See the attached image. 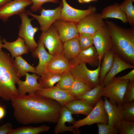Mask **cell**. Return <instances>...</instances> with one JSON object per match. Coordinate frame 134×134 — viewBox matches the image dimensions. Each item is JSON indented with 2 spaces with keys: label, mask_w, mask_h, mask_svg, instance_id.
Masks as SVG:
<instances>
[{
  "label": "cell",
  "mask_w": 134,
  "mask_h": 134,
  "mask_svg": "<svg viewBox=\"0 0 134 134\" xmlns=\"http://www.w3.org/2000/svg\"><path fill=\"white\" fill-rule=\"evenodd\" d=\"M10 100L15 118L25 125L56 123L62 107L56 100L35 93L19 95Z\"/></svg>",
  "instance_id": "1"
},
{
  "label": "cell",
  "mask_w": 134,
  "mask_h": 134,
  "mask_svg": "<svg viewBox=\"0 0 134 134\" xmlns=\"http://www.w3.org/2000/svg\"><path fill=\"white\" fill-rule=\"evenodd\" d=\"M105 23L110 34L112 48L121 59L134 64V29L123 28L111 21Z\"/></svg>",
  "instance_id": "2"
},
{
  "label": "cell",
  "mask_w": 134,
  "mask_h": 134,
  "mask_svg": "<svg viewBox=\"0 0 134 134\" xmlns=\"http://www.w3.org/2000/svg\"><path fill=\"white\" fill-rule=\"evenodd\" d=\"M20 78L13 58L0 51V98L8 101L18 95L16 85Z\"/></svg>",
  "instance_id": "3"
},
{
  "label": "cell",
  "mask_w": 134,
  "mask_h": 134,
  "mask_svg": "<svg viewBox=\"0 0 134 134\" xmlns=\"http://www.w3.org/2000/svg\"><path fill=\"white\" fill-rule=\"evenodd\" d=\"M128 80H119L115 76L102 89L101 97L104 96L114 104L120 105L123 103V99L128 84Z\"/></svg>",
  "instance_id": "4"
},
{
  "label": "cell",
  "mask_w": 134,
  "mask_h": 134,
  "mask_svg": "<svg viewBox=\"0 0 134 134\" xmlns=\"http://www.w3.org/2000/svg\"><path fill=\"white\" fill-rule=\"evenodd\" d=\"M26 11L19 15L21 22L19 26L18 35L19 36L24 40L29 51L33 52L38 46V44L34 40V36L39 28L33 26L31 22L34 19L29 18Z\"/></svg>",
  "instance_id": "5"
},
{
  "label": "cell",
  "mask_w": 134,
  "mask_h": 134,
  "mask_svg": "<svg viewBox=\"0 0 134 134\" xmlns=\"http://www.w3.org/2000/svg\"><path fill=\"white\" fill-rule=\"evenodd\" d=\"M108 118L104 106V101L100 98L93 108L85 118L75 121L72 126L76 128L86 125H90L95 123L108 124Z\"/></svg>",
  "instance_id": "6"
},
{
  "label": "cell",
  "mask_w": 134,
  "mask_h": 134,
  "mask_svg": "<svg viewBox=\"0 0 134 134\" xmlns=\"http://www.w3.org/2000/svg\"><path fill=\"white\" fill-rule=\"evenodd\" d=\"M100 64H99L96 69L91 70L87 68L86 63H81L72 68L70 72L75 78L81 81L93 88L99 84Z\"/></svg>",
  "instance_id": "7"
},
{
  "label": "cell",
  "mask_w": 134,
  "mask_h": 134,
  "mask_svg": "<svg viewBox=\"0 0 134 134\" xmlns=\"http://www.w3.org/2000/svg\"><path fill=\"white\" fill-rule=\"evenodd\" d=\"M63 7L62 2L59 6L53 9H46L43 8L40 9L39 15L32 13L30 10L26 11L28 15L36 19L40 25V30L42 32L47 30L57 20L60 19Z\"/></svg>",
  "instance_id": "8"
},
{
  "label": "cell",
  "mask_w": 134,
  "mask_h": 134,
  "mask_svg": "<svg viewBox=\"0 0 134 134\" xmlns=\"http://www.w3.org/2000/svg\"><path fill=\"white\" fill-rule=\"evenodd\" d=\"M39 38L48 49L49 53L52 55L62 53L63 42L53 25L46 31L42 32Z\"/></svg>",
  "instance_id": "9"
},
{
  "label": "cell",
  "mask_w": 134,
  "mask_h": 134,
  "mask_svg": "<svg viewBox=\"0 0 134 134\" xmlns=\"http://www.w3.org/2000/svg\"><path fill=\"white\" fill-rule=\"evenodd\" d=\"M93 45L96 50L99 61H101L106 53L112 48L110 34L105 24L93 36Z\"/></svg>",
  "instance_id": "10"
},
{
  "label": "cell",
  "mask_w": 134,
  "mask_h": 134,
  "mask_svg": "<svg viewBox=\"0 0 134 134\" xmlns=\"http://www.w3.org/2000/svg\"><path fill=\"white\" fill-rule=\"evenodd\" d=\"M63 7L60 20L73 22L76 25L86 16L96 12L95 6H90L85 10L77 9L70 6L66 0H62Z\"/></svg>",
  "instance_id": "11"
},
{
  "label": "cell",
  "mask_w": 134,
  "mask_h": 134,
  "mask_svg": "<svg viewBox=\"0 0 134 134\" xmlns=\"http://www.w3.org/2000/svg\"><path fill=\"white\" fill-rule=\"evenodd\" d=\"M105 24L100 14L96 12L83 18L76 26L79 33H85L93 35Z\"/></svg>",
  "instance_id": "12"
},
{
  "label": "cell",
  "mask_w": 134,
  "mask_h": 134,
  "mask_svg": "<svg viewBox=\"0 0 134 134\" xmlns=\"http://www.w3.org/2000/svg\"><path fill=\"white\" fill-rule=\"evenodd\" d=\"M32 4L30 0H13L0 6V19L5 22L10 17L25 11L26 8Z\"/></svg>",
  "instance_id": "13"
},
{
  "label": "cell",
  "mask_w": 134,
  "mask_h": 134,
  "mask_svg": "<svg viewBox=\"0 0 134 134\" xmlns=\"http://www.w3.org/2000/svg\"><path fill=\"white\" fill-rule=\"evenodd\" d=\"M35 93L55 100L62 106L69 102L76 99L67 91L61 89L56 86L49 88H43L36 91Z\"/></svg>",
  "instance_id": "14"
},
{
  "label": "cell",
  "mask_w": 134,
  "mask_h": 134,
  "mask_svg": "<svg viewBox=\"0 0 134 134\" xmlns=\"http://www.w3.org/2000/svg\"><path fill=\"white\" fill-rule=\"evenodd\" d=\"M70 112L65 106H62L60 115L57 124L54 130L55 134L63 133L67 131L72 132L74 134H79L80 131L78 128H76L72 126H67L66 123L68 122L72 125L75 121Z\"/></svg>",
  "instance_id": "15"
},
{
  "label": "cell",
  "mask_w": 134,
  "mask_h": 134,
  "mask_svg": "<svg viewBox=\"0 0 134 134\" xmlns=\"http://www.w3.org/2000/svg\"><path fill=\"white\" fill-rule=\"evenodd\" d=\"M38 46L32 52V56L39 59V63L36 67V74L41 76L48 72L47 68L52 56L46 50L41 39L39 38Z\"/></svg>",
  "instance_id": "16"
},
{
  "label": "cell",
  "mask_w": 134,
  "mask_h": 134,
  "mask_svg": "<svg viewBox=\"0 0 134 134\" xmlns=\"http://www.w3.org/2000/svg\"><path fill=\"white\" fill-rule=\"evenodd\" d=\"M53 26L58 31L63 43L75 37H78L79 33L75 23L61 20L56 21Z\"/></svg>",
  "instance_id": "17"
},
{
  "label": "cell",
  "mask_w": 134,
  "mask_h": 134,
  "mask_svg": "<svg viewBox=\"0 0 134 134\" xmlns=\"http://www.w3.org/2000/svg\"><path fill=\"white\" fill-rule=\"evenodd\" d=\"M69 60L72 68L83 63L88 64L93 67L98 66L100 64L96 50L93 46L82 50L76 56Z\"/></svg>",
  "instance_id": "18"
},
{
  "label": "cell",
  "mask_w": 134,
  "mask_h": 134,
  "mask_svg": "<svg viewBox=\"0 0 134 134\" xmlns=\"http://www.w3.org/2000/svg\"><path fill=\"white\" fill-rule=\"evenodd\" d=\"M25 76V80L22 81L20 79L17 82L19 95H25L27 93L29 94L35 93L36 91L43 88L37 82L40 77L36 74H30L27 73Z\"/></svg>",
  "instance_id": "19"
},
{
  "label": "cell",
  "mask_w": 134,
  "mask_h": 134,
  "mask_svg": "<svg viewBox=\"0 0 134 134\" xmlns=\"http://www.w3.org/2000/svg\"><path fill=\"white\" fill-rule=\"evenodd\" d=\"M72 68L69 60L62 53L53 55L47 68L48 72L62 74Z\"/></svg>",
  "instance_id": "20"
},
{
  "label": "cell",
  "mask_w": 134,
  "mask_h": 134,
  "mask_svg": "<svg viewBox=\"0 0 134 134\" xmlns=\"http://www.w3.org/2000/svg\"><path fill=\"white\" fill-rule=\"evenodd\" d=\"M134 68V65L124 61L115 53L112 67L105 76L102 83L105 86L119 72L126 69Z\"/></svg>",
  "instance_id": "21"
},
{
  "label": "cell",
  "mask_w": 134,
  "mask_h": 134,
  "mask_svg": "<svg viewBox=\"0 0 134 134\" xmlns=\"http://www.w3.org/2000/svg\"><path fill=\"white\" fill-rule=\"evenodd\" d=\"M2 42L4 43L2 48L8 50L13 58L21 56L29 52V49L25 45L24 40L19 36L16 40L12 42L7 41L5 38L2 39Z\"/></svg>",
  "instance_id": "22"
},
{
  "label": "cell",
  "mask_w": 134,
  "mask_h": 134,
  "mask_svg": "<svg viewBox=\"0 0 134 134\" xmlns=\"http://www.w3.org/2000/svg\"><path fill=\"white\" fill-rule=\"evenodd\" d=\"M65 106L72 115L81 114L87 116L94 108L85 100L76 99L67 103Z\"/></svg>",
  "instance_id": "23"
},
{
  "label": "cell",
  "mask_w": 134,
  "mask_h": 134,
  "mask_svg": "<svg viewBox=\"0 0 134 134\" xmlns=\"http://www.w3.org/2000/svg\"><path fill=\"white\" fill-rule=\"evenodd\" d=\"M100 15L103 19L108 18H114L119 19L124 23H128L126 15L118 3H115L105 7Z\"/></svg>",
  "instance_id": "24"
},
{
  "label": "cell",
  "mask_w": 134,
  "mask_h": 134,
  "mask_svg": "<svg viewBox=\"0 0 134 134\" xmlns=\"http://www.w3.org/2000/svg\"><path fill=\"white\" fill-rule=\"evenodd\" d=\"M104 107L108 117V124L117 129L122 120L120 117L118 105L112 103L105 97H104Z\"/></svg>",
  "instance_id": "25"
},
{
  "label": "cell",
  "mask_w": 134,
  "mask_h": 134,
  "mask_svg": "<svg viewBox=\"0 0 134 134\" xmlns=\"http://www.w3.org/2000/svg\"><path fill=\"white\" fill-rule=\"evenodd\" d=\"M81 51L78 37H75L63 43L62 53L68 59L74 58Z\"/></svg>",
  "instance_id": "26"
},
{
  "label": "cell",
  "mask_w": 134,
  "mask_h": 134,
  "mask_svg": "<svg viewBox=\"0 0 134 134\" xmlns=\"http://www.w3.org/2000/svg\"><path fill=\"white\" fill-rule=\"evenodd\" d=\"M115 52L113 48L104 54L99 73V84H102L104 77L111 69L114 61Z\"/></svg>",
  "instance_id": "27"
},
{
  "label": "cell",
  "mask_w": 134,
  "mask_h": 134,
  "mask_svg": "<svg viewBox=\"0 0 134 134\" xmlns=\"http://www.w3.org/2000/svg\"><path fill=\"white\" fill-rule=\"evenodd\" d=\"M104 86L102 83L99 84L95 87L77 97L76 99L85 100L90 105L94 107L99 100L101 97L100 96V94L102 89Z\"/></svg>",
  "instance_id": "28"
},
{
  "label": "cell",
  "mask_w": 134,
  "mask_h": 134,
  "mask_svg": "<svg viewBox=\"0 0 134 134\" xmlns=\"http://www.w3.org/2000/svg\"><path fill=\"white\" fill-rule=\"evenodd\" d=\"M61 75L47 72L38 79L39 83L44 88H51L60 80Z\"/></svg>",
  "instance_id": "29"
},
{
  "label": "cell",
  "mask_w": 134,
  "mask_h": 134,
  "mask_svg": "<svg viewBox=\"0 0 134 134\" xmlns=\"http://www.w3.org/2000/svg\"><path fill=\"white\" fill-rule=\"evenodd\" d=\"M49 129L50 127L45 125L36 127L23 126L13 129L9 134H39Z\"/></svg>",
  "instance_id": "30"
},
{
  "label": "cell",
  "mask_w": 134,
  "mask_h": 134,
  "mask_svg": "<svg viewBox=\"0 0 134 134\" xmlns=\"http://www.w3.org/2000/svg\"><path fill=\"white\" fill-rule=\"evenodd\" d=\"M120 117L122 120L134 121V101L129 103H123L118 105Z\"/></svg>",
  "instance_id": "31"
},
{
  "label": "cell",
  "mask_w": 134,
  "mask_h": 134,
  "mask_svg": "<svg viewBox=\"0 0 134 134\" xmlns=\"http://www.w3.org/2000/svg\"><path fill=\"white\" fill-rule=\"evenodd\" d=\"M92 88L81 81L75 78L70 88L67 91L71 95L76 98Z\"/></svg>",
  "instance_id": "32"
},
{
  "label": "cell",
  "mask_w": 134,
  "mask_h": 134,
  "mask_svg": "<svg viewBox=\"0 0 134 134\" xmlns=\"http://www.w3.org/2000/svg\"><path fill=\"white\" fill-rule=\"evenodd\" d=\"M14 61L20 78L22 76H25L26 73L28 72H30L33 73H35L36 67L29 64L22 58L21 56L15 57Z\"/></svg>",
  "instance_id": "33"
},
{
  "label": "cell",
  "mask_w": 134,
  "mask_h": 134,
  "mask_svg": "<svg viewBox=\"0 0 134 134\" xmlns=\"http://www.w3.org/2000/svg\"><path fill=\"white\" fill-rule=\"evenodd\" d=\"M134 0H124L119 6L126 15L128 22L133 27H134Z\"/></svg>",
  "instance_id": "34"
},
{
  "label": "cell",
  "mask_w": 134,
  "mask_h": 134,
  "mask_svg": "<svg viewBox=\"0 0 134 134\" xmlns=\"http://www.w3.org/2000/svg\"><path fill=\"white\" fill-rule=\"evenodd\" d=\"M75 78L69 72L61 75L60 81L56 86L63 90L67 91L70 89L74 81Z\"/></svg>",
  "instance_id": "35"
},
{
  "label": "cell",
  "mask_w": 134,
  "mask_h": 134,
  "mask_svg": "<svg viewBox=\"0 0 134 134\" xmlns=\"http://www.w3.org/2000/svg\"><path fill=\"white\" fill-rule=\"evenodd\" d=\"M117 129L120 134H134V121L122 120L119 124Z\"/></svg>",
  "instance_id": "36"
},
{
  "label": "cell",
  "mask_w": 134,
  "mask_h": 134,
  "mask_svg": "<svg viewBox=\"0 0 134 134\" xmlns=\"http://www.w3.org/2000/svg\"><path fill=\"white\" fill-rule=\"evenodd\" d=\"M93 36L85 33H79L78 37L81 51L93 46Z\"/></svg>",
  "instance_id": "37"
},
{
  "label": "cell",
  "mask_w": 134,
  "mask_h": 134,
  "mask_svg": "<svg viewBox=\"0 0 134 134\" xmlns=\"http://www.w3.org/2000/svg\"><path fill=\"white\" fill-rule=\"evenodd\" d=\"M98 129L99 134H118L117 129L113 126L101 123H97Z\"/></svg>",
  "instance_id": "38"
},
{
  "label": "cell",
  "mask_w": 134,
  "mask_h": 134,
  "mask_svg": "<svg viewBox=\"0 0 134 134\" xmlns=\"http://www.w3.org/2000/svg\"><path fill=\"white\" fill-rule=\"evenodd\" d=\"M134 100V81L129 82L124 95L123 102L129 103Z\"/></svg>",
  "instance_id": "39"
},
{
  "label": "cell",
  "mask_w": 134,
  "mask_h": 134,
  "mask_svg": "<svg viewBox=\"0 0 134 134\" xmlns=\"http://www.w3.org/2000/svg\"><path fill=\"white\" fill-rule=\"evenodd\" d=\"M32 2V5L31 6V10L33 12H36L41 8L42 5L47 2H52L55 3H58L59 0H30Z\"/></svg>",
  "instance_id": "40"
},
{
  "label": "cell",
  "mask_w": 134,
  "mask_h": 134,
  "mask_svg": "<svg viewBox=\"0 0 134 134\" xmlns=\"http://www.w3.org/2000/svg\"><path fill=\"white\" fill-rule=\"evenodd\" d=\"M13 129L11 123H6L0 126V134H9Z\"/></svg>",
  "instance_id": "41"
},
{
  "label": "cell",
  "mask_w": 134,
  "mask_h": 134,
  "mask_svg": "<svg viewBox=\"0 0 134 134\" xmlns=\"http://www.w3.org/2000/svg\"><path fill=\"white\" fill-rule=\"evenodd\" d=\"M117 78L119 79L128 80L130 82L134 81V68L126 75L122 76H118Z\"/></svg>",
  "instance_id": "42"
},
{
  "label": "cell",
  "mask_w": 134,
  "mask_h": 134,
  "mask_svg": "<svg viewBox=\"0 0 134 134\" xmlns=\"http://www.w3.org/2000/svg\"><path fill=\"white\" fill-rule=\"evenodd\" d=\"M6 110L5 108L0 105V120L2 119L5 116Z\"/></svg>",
  "instance_id": "43"
},
{
  "label": "cell",
  "mask_w": 134,
  "mask_h": 134,
  "mask_svg": "<svg viewBox=\"0 0 134 134\" xmlns=\"http://www.w3.org/2000/svg\"><path fill=\"white\" fill-rule=\"evenodd\" d=\"M79 3L81 4L88 3L91 2H95L97 1L98 0H77Z\"/></svg>",
  "instance_id": "44"
},
{
  "label": "cell",
  "mask_w": 134,
  "mask_h": 134,
  "mask_svg": "<svg viewBox=\"0 0 134 134\" xmlns=\"http://www.w3.org/2000/svg\"><path fill=\"white\" fill-rule=\"evenodd\" d=\"M13 0H0V6L10 2Z\"/></svg>",
  "instance_id": "45"
},
{
  "label": "cell",
  "mask_w": 134,
  "mask_h": 134,
  "mask_svg": "<svg viewBox=\"0 0 134 134\" xmlns=\"http://www.w3.org/2000/svg\"><path fill=\"white\" fill-rule=\"evenodd\" d=\"M2 41L1 40V37L0 35V51H2L1 48H2L3 44L2 43Z\"/></svg>",
  "instance_id": "46"
}]
</instances>
